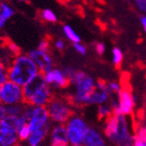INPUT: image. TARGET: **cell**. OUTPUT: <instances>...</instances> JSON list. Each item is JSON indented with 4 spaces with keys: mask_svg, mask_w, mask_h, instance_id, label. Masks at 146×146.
I'll return each instance as SVG.
<instances>
[{
    "mask_svg": "<svg viewBox=\"0 0 146 146\" xmlns=\"http://www.w3.org/2000/svg\"><path fill=\"white\" fill-rule=\"evenodd\" d=\"M104 132L115 146H133L135 134L131 130L127 116L112 114L105 120Z\"/></svg>",
    "mask_w": 146,
    "mask_h": 146,
    "instance_id": "cell-1",
    "label": "cell"
},
{
    "mask_svg": "<svg viewBox=\"0 0 146 146\" xmlns=\"http://www.w3.org/2000/svg\"><path fill=\"white\" fill-rule=\"evenodd\" d=\"M38 72V68L29 56L20 55L6 69L8 80L23 86Z\"/></svg>",
    "mask_w": 146,
    "mask_h": 146,
    "instance_id": "cell-2",
    "label": "cell"
},
{
    "mask_svg": "<svg viewBox=\"0 0 146 146\" xmlns=\"http://www.w3.org/2000/svg\"><path fill=\"white\" fill-rule=\"evenodd\" d=\"M96 81L89 75L83 71L77 70L74 84L76 86L75 94L71 98V104L82 106L88 104V99L90 94L96 89Z\"/></svg>",
    "mask_w": 146,
    "mask_h": 146,
    "instance_id": "cell-3",
    "label": "cell"
},
{
    "mask_svg": "<svg viewBox=\"0 0 146 146\" xmlns=\"http://www.w3.org/2000/svg\"><path fill=\"white\" fill-rule=\"evenodd\" d=\"M46 108L50 120L55 124H65L72 116L71 104L63 98L53 96Z\"/></svg>",
    "mask_w": 146,
    "mask_h": 146,
    "instance_id": "cell-4",
    "label": "cell"
},
{
    "mask_svg": "<svg viewBox=\"0 0 146 146\" xmlns=\"http://www.w3.org/2000/svg\"><path fill=\"white\" fill-rule=\"evenodd\" d=\"M70 145H79L83 143L84 136L89 127L86 121L78 115H73L65 123Z\"/></svg>",
    "mask_w": 146,
    "mask_h": 146,
    "instance_id": "cell-5",
    "label": "cell"
},
{
    "mask_svg": "<svg viewBox=\"0 0 146 146\" xmlns=\"http://www.w3.org/2000/svg\"><path fill=\"white\" fill-rule=\"evenodd\" d=\"M14 120L15 117L8 115L0 120V146H18L19 137Z\"/></svg>",
    "mask_w": 146,
    "mask_h": 146,
    "instance_id": "cell-6",
    "label": "cell"
},
{
    "mask_svg": "<svg viewBox=\"0 0 146 146\" xmlns=\"http://www.w3.org/2000/svg\"><path fill=\"white\" fill-rule=\"evenodd\" d=\"M0 103L5 106L23 103V86L17 85L11 80H7L1 86Z\"/></svg>",
    "mask_w": 146,
    "mask_h": 146,
    "instance_id": "cell-7",
    "label": "cell"
},
{
    "mask_svg": "<svg viewBox=\"0 0 146 146\" xmlns=\"http://www.w3.org/2000/svg\"><path fill=\"white\" fill-rule=\"evenodd\" d=\"M50 118L46 106H33L31 109V117L27 125L31 132L42 128L50 124Z\"/></svg>",
    "mask_w": 146,
    "mask_h": 146,
    "instance_id": "cell-8",
    "label": "cell"
},
{
    "mask_svg": "<svg viewBox=\"0 0 146 146\" xmlns=\"http://www.w3.org/2000/svg\"><path fill=\"white\" fill-rule=\"evenodd\" d=\"M46 85V83L45 78H44V74L38 71L30 81L27 82L23 86V103L26 104H30L32 97Z\"/></svg>",
    "mask_w": 146,
    "mask_h": 146,
    "instance_id": "cell-9",
    "label": "cell"
},
{
    "mask_svg": "<svg viewBox=\"0 0 146 146\" xmlns=\"http://www.w3.org/2000/svg\"><path fill=\"white\" fill-rule=\"evenodd\" d=\"M117 98L119 104V115L129 116L133 113L136 98L130 90L122 88V90L117 94Z\"/></svg>",
    "mask_w": 146,
    "mask_h": 146,
    "instance_id": "cell-10",
    "label": "cell"
},
{
    "mask_svg": "<svg viewBox=\"0 0 146 146\" xmlns=\"http://www.w3.org/2000/svg\"><path fill=\"white\" fill-rule=\"evenodd\" d=\"M29 57L35 62L36 67L38 68V71L45 74L53 69V62L49 55L39 50H34L29 54Z\"/></svg>",
    "mask_w": 146,
    "mask_h": 146,
    "instance_id": "cell-11",
    "label": "cell"
},
{
    "mask_svg": "<svg viewBox=\"0 0 146 146\" xmlns=\"http://www.w3.org/2000/svg\"><path fill=\"white\" fill-rule=\"evenodd\" d=\"M44 78L47 85H52L59 88H65L70 84V79L64 75L63 71L57 69H52L50 71L45 73Z\"/></svg>",
    "mask_w": 146,
    "mask_h": 146,
    "instance_id": "cell-12",
    "label": "cell"
},
{
    "mask_svg": "<svg viewBox=\"0 0 146 146\" xmlns=\"http://www.w3.org/2000/svg\"><path fill=\"white\" fill-rule=\"evenodd\" d=\"M50 146H70L65 124H55L52 127Z\"/></svg>",
    "mask_w": 146,
    "mask_h": 146,
    "instance_id": "cell-13",
    "label": "cell"
},
{
    "mask_svg": "<svg viewBox=\"0 0 146 146\" xmlns=\"http://www.w3.org/2000/svg\"><path fill=\"white\" fill-rule=\"evenodd\" d=\"M104 136L99 130L91 127L87 128L84 136L83 146H104Z\"/></svg>",
    "mask_w": 146,
    "mask_h": 146,
    "instance_id": "cell-14",
    "label": "cell"
},
{
    "mask_svg": "<svg viewBox=\"0 0 146 146\" xmlns=\"http://www.w3.org/2000/svg\"><path fill=\"white\" fill-rule=\"evenodd\" d=\"M52 97L53 94L51 92V88L49 85L46 84L32 97L29 104L33 106H46Z\"/></svg>",
    "mask_w": 146,
    "mask_h": 146,
    "instance_id": "cell-15",
    "label": "cell"
},
{
    "mask_svg": "<svg viewBox=\"0 0 146 146\" xmlns=\"http://www.w3.org/2000/svg\"><path fill=\"white\" fill-rule=\"evenodd\" d=\"M51 129L50 124L42 128H39L36 131L31 132L30 137L28 138L27 143L28 146H40L41 143L45 141V139L47 137Z\"/></svg>",
    "mask_w": 146,
    "mask_h": 146,
    "instance_id": "cell-16",
    "label": "cell"
},
{
    "mask_svg": "<svg viewBox=\"0 0 146 146\" xmlns=\"http://www.w3.org/2000/svg\"><path fill=\"white\" fill-rule=\"evenodd\" d=\"M111 98V94L107 90H101L96 88L90 94L87 105H101L107 104Z\"/></svg>",
    "mask_w": 146,
    "mask_h": 146,
    "instance_id": "cell-17",
    "label": "cell"
},
{
    "mask_svg": "<svg viewBox=\"0 0 146 146\" xmlns=\"http://www.w3.org/2000/svg\"><path fill=\"white\" fill-rule=\"evenodd\" d=\"M25 107V104L21 103L18 104H12V105H6L5 106V111L6 115L13 116V117H19L23 115V110Z\"/></svg>",
    "mask_w": 146,
    "mask_h": 146,
    "instance_id": "cell-18",
    "label": "cell"
},
{
    "mask_svg": "<svg viewBox=\"0 0 146 146\" xmlns=\"http://www.w3.org/2000/svg\"><path fill=\"white\" fill-rule=\"evenodd\" d=\"M112 114H113L112 113V109H111V105H110L109 104H104L98 105L97 115H98V118L100 119L106 120Z\"/></svg>",
    "mask_w": 146,
    "mask_h": 146,
    "instance_id": "cell-19",
    "label": "cell"
},
{
    "mask_svg": "<svg viewBox=\"0 0 146 146\" xmlns=\"http://www.w3.org/2000/svg\"><path fill=\"white\" fill-rule=\"evenodd\" d=\"M63 31L65 33V35H66L67 38L73 43H79L80 42V38L79 36L74 31V30L70 27L69 25H65L63 27Z\"/></svg>",
    "mask_w": 146,
    "mask_h": 146,
    "instance_id": "cell-20",
    "label": "cell"
},
{
    "mask_svg": "<svg viewBox=\"0 0 146 146\" xmlns=\"http://www.w3.org/2000/svg\"><path fill=\"white\" fill-rule=\"evenodd\" d=\"M123 61V53L119 47L112 49V62L116 67H119Z\"/></svg>",
    "mask_w": 146,
    "mask_h": 146,
    "instance_id": "cell-21",
    "label": "cell"
},
{
    "mask_svg": "<svg viewBox=\"0 0 146 146\" xmlns=\"http://www.w3.org/2000/svg\"><path fill=\"white\" fill-rule=\"evenodd\" d=\"M122 86L117 81H111L107 83V90L110 93V94H115V96H117L122 90Z\"/></svg>",
    "mask_w": 146,
    "mask_h": 146,
    "instance_id": "cell-22",
    "label": "cell"
},
{
    "mask_svg": "<svg viewBox=\"0 0 146 146\" xmlns=\"http://www.w3.org/2000/svg\"><path fill=\"white\" fill-rule=\"evenodd\" d=\"M18 137H19V141H21V142H24V141H27L28 138L30 137L31 134V129L29 128L28 125L23 127L21 128H20L18 131Z\"/></svg>",
    "mask_w": 146,
    "mask_h": 146,
    "instance_id": "cell-23",
    "label": "cell"
},
{
    "mask_svg": "<svg viewBox=\"0 0 146 146\" xmlns=\"http://www.w3.org/2000/svg\"><path fill=\"white\" fill-rule=\"evenodd\" d=\"M0 8H1V13L0 14H1V18L4 21H6L13 14V11L9 6H7L5 5H0Z\"/></svg>",
    "mask_w": 146,
    "mask_h": 146,
    "instance_id": "cell-24",
    "label": "cell"
},
{
    "mask_svg": "<svg viewBox=\"0 0 146 146\" xmlns=\"http://www.w3.org/2000/svg\"><path fill=\"white\" fill-rule=\"evenodd\" d=\"M42 18L46 21H51V23H55V21H57L56 19V16H55V14L52 12V11H50V10H44L42 12Z\"/></svg>",
    "mask_w": 146,
    "mask_h": 146,
    "instance_id": "cell-25",
    "label": "cell"
},
{
    "mask_svg": "<svg viewBox=\"0 0 146 146\" xmlns=\"http://www.w3.org/2000/svg\"><path fill=\"white\" fill-rule=\"evenodd\" d=\"M51 39L50 38H44L38 46V50L42 51V52H45V53H48L49 50H50V43H51Z\"/></svg>",
    "mask_w": 146,
    "mask_h": 146,
    "instance_id": "cell-26",
    "label": "cell"
},
{
    "mask_svg": "<svg viewBox=\"0 0 146 146\" xmlns=\"http://www.w3.org/2000/svg\"><path fill=\"white\" fill-rule=\"evenodd\" d=\"M136 7L142 13H146V0H134Z\"/></svg>",
    "mask_w": 146,
    "mask_h": 146,
    "instance_id": "cell-27",
    "label": "cell"
},
{
    "mask_svg": "<svg viewBox=\"0 0 146 146\" xmlns=\"http://www.w3.org/2000/svg\"><path fill=\"white\" fill-rule=\"evenodd\" d=\"M74 48L76 49V51L78 53H79L80 54H82V55H84V54H86V46H84V45H82V44H80V42L79 43H74Z\"/></svg>",
    "mask_w": 146,
    "mask_h": 146,
    "instance_id": "cell-28",
    "label": "cell"
},
{
    "mask_svg": "<svg viewBox=\"0 0 146 146\" xmlns=\"http://www.w3.org/2000/svg\"><path fill=\"white\" fill-rule=\"evenodd\" d=\"M135 135L140 137V138H143V140L146 141V126H143V127H141L138 128Z\"/></svg>",
    "mask_w": 146,
    "mask_h": 146,
    "instance_id": "cell-29",
    "label": "cell"
},
{
    "mask_svg": "<svg viewBox=\"0 0 146 146\" xmlns=\"http://www.w3.org/2000/svg\"><path fill=\"white\" fill-rule=\"evenodd\" d=\"M133 146H146V141L143 140V138H140L135 135Z\"/></svg>",
    "mask_w": 146,
    "mask_h": 146,
    "instance_id": "cell-30",
    "label": "cell"
},
{
    "mask_svg": "<svg viewBox=\"0 0 146 146\" xmlns=\"http://www.w3.org/2000/svg\"><path fill=\"white\" fill-rule=\"evenodd\" d=\"M96 51L99 55L104 54L105 52V46L103 43H97L96 45Z\"/></svg>",
    "mask_w": 146,
    "mask_h": 146,
    "instance_id": "cell-31",
    "label": "cell"
},
{
    "mask_svg": "<svg viewBox=\"0 0 146 146\" xmlns=\"http://www.w3.org/2000/svg\"><path fill=\"white\" fill-rule=\"evenodd\" d=\"M7 80H8V77H7L6 70H0V86H2Z\"/></svg>",
    "mask_w": 146,
    "mask_h": 146,
    "instance_id": "cell-32",
    "label": "cell"
},
{
    "mask_svg": "<svg viewBox=\"0 0 146 146\" xmlns=\"http://www.w3.org/2000/svg\"><path fill=\"white\" fill-rule=\"evenodd\" d=\"M6 116V111H5V106L0 103V120L3 119Z\"/></svg>",
    "mask_w": 146,
    "mask_h": 146,
    "instance_id": "cell-33",
    "label": "cell"
},
{
    "mask_svg": "<svg viewBox=\"0 0 146 146\" xmlns=\"http://www.w3.org/2000/svg\"><path fill=\"white\" fill-rule=\"evenodd\" d=\"M55 46H56V47H57L58 49L61 50V51H62V50L64 49V43H63L62 40H58V41L56 42V44H55Z\"/></svg>",
    "mask_w": 146,
    "mask_h": 146,
    "instance_id": "cell-34",
    "label": "cell"
},
{
    "mask_svg": "<svg viewBox=\"0 0 146 146\" xmlns=\"http://www.w3.org/2000/svg\"><path fill=\"white\" fill-rule=\"evenodd\" d=\"M140 23H141V24H142V26L143 28L144 31L146 32V15L141 16V18H140Z\"/></svg>",
    "mask_w": 146,
    "mask_h": 146,
    "instance_id": "cell-35",
    "label": "cell"
},
{
    "mask_svg": "<svg viewBox=\"0 0 146 146\" xmlns=\"http://www.w3.org/2000/svg\"><path fill=\"white\" fill-rule=\"evenodd\" d=\"M5 23V21H4V20L1 18V14H0V28H2V27L4 26Z\"/></svg>",
    "mask_w": 146,
    "mask_h": 146,
    "instance_id": "cell-36",
    "label": "cell"
},
{
    "mask_svg": "<svg viewBox=\"0 0 146 146\" xmlns=\"http://www.w3.org/2000/svg\"><path fill=\"white\" fill-rule=\"evenodd\" d=\"M0 70H5V66H4L3 62H2L1 58H0Z\"/></svg>",
    "mask_w": 146,
    "mask_h": 146,
    "instance_id": "cell-37",
    "label": "cell"
},
{
    "mask_svg": "<svg viewBox=\"0 0 146 146\" xmlns=\"http://www.w3.org/2000/svg\"><path fill=\"white\" fill-rule=\"evenodd\" d=\"M59 2H61V3H62V4H65V2H67L68 0H58Z\"/></svg>",
    "mask_w": 146,
    "mask_h": 146,
    "instance_id": "cell-38",
    "label": "cell"
},
{
    "mask_svg": "<svg viewBox=\"0 0 146 146\" xmlns=\"http://www.w3.org/2000/svg\"><path fill=\"white\" fill-rule=\"evenodd\" d=\"M20 1H23V2H29V0H20Z\"/></svg>",
    "mask_w": 146,
    "mask_h": 146,
    "instance_id": "cell-39",
    "label": "cell"
},
{
    "mask_svg": "<svg viewBox=\"0 0 146 146\" xmlns=\"http://www.w3.org/2000/svg\"><path fill=\"white\" fill-rule=\"evenodd\" d=\"M70 146H83L82 144H79V145H70Z\"/></svg>",
    "mask_w": 146,
    "mask_h": 146,
    "instance_id": "cell-40",
    "label": "cell"
},
{
    "mask_svg": "<svg viewBox=\"0 0 146 146\" xmlns=\"http://www.w3.org/2000/svg\"><path fill=\"white\" fill-rule=\"evenodd\" d=\"M0 93H1V86H0Z\"/></svg>",
    "mask_w": 146,
    "mask_h": 146,
    "instance_id": "cell-41",
    "label": "cell"
},
{
    "mask_svg": "<svg viewBox=\"0 0 146 146\" xmlns=\"http://www.w3.org/2000/svg\"><path fill=\"white\" fill-rule=\"evenodd\" d=\"M104 146H107V145H106V144H104Z\"/></svg>",
    "mask_w": 146,
    "mask_h": 146,
    "instance_id": "cell-42",
    "label": "cell"
}]
</instances>
